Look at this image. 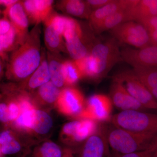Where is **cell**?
Wrapping results in <instances>:
<instances>
[{"mask_svg":"<svg viewBox=\"0 0 157 157\" xmlns=\"http://www.w3.org/2000/svg\"><path fill=\"white\" fill-rule=\"evenodd\" d=\"M41 25L34 26L23 44L12 52L5 75L9 80L22 81L30 76L41 59Z\"/></svg>","mask_w":157,"mask_h":157,"instance_id":"1","label":"cell"},{"mask_svg":"<svg viewBox=\"0 0 157 157\" xmlns=\"http://www.w3.org/2000/svg\"><path fill=\"white\" fill-rule=\"evenodd\" d=\"M90 80L100 82L107 76L113 66L123 61L118 42L113 37L103 41H96L89 54Z\"/></svg>","mask_w":157,"mask_h":157,"instance_id":"2","label":"cell"},{"mask_svg":"<svg viewBox=\"0 0 157 157\" xmlns=\"http://www.w3.org/2000/svg\"><path fill=\"white\" fill-rule=\"evenodd\" d=\"M108 128L109 147L118 155L142 151L157 145V133L137 134L112 126Z\"/></svg>","mask_w":157,"mask_h":157,"instance_id":"3","label":"cell"},{"mask_svg":"<svg viewBox=\"0 0 157 157\" xmlns=\"http://www.w3.org/2000/svg\"><path fill=\"white\" fill-rule=\"evenodd\" d=\"M112 126L137 134L157 133V115L136 110L121 111L112 115Z\"/></svg>","mask_w":157,"mask_h":157,"instance_id":"4","label":"cell"},{"mask_svg":"<svg viewBox=\"0 0 157 157\" xmlns=\"http://www.w3.org/2000/svg\"><path fill=\"white\" fill-rule=\"evenodd\" d=\"M63 38L67 52L74 61L88 55L96 41L91 33L84 32L78 21L70 17Z\"/></svg>","mask_w":157,"mask_h":157,"instance_id":"5","label":"cell"},{"mask_svg":"<svg viewBox=\"0 0 157 157\" xmlns=\"http://www.w3.org/2000/svg\"><path fill=\"white\" fill-rule=\"evenodd\" d=\"M113 37L118 42L132 45L137 48L150 46L148 32L135 21L122 23L110 30Z\"/></svg>","mask_w":157,"mask_h":157,"instance_id":"6","label":"cell"},{"mask_svg":"<svg viewBox=\"0 0 157 157\" xmlns=\"http://www.w3.org/2000/svg\"><path fill=\"white\" fill-rule=\"evenodd\" d=\"M120 82L129 94L146 109H156L157 100L136 77L132 70H127L113 76Z\"/></svg>","mask_w":157,"mask_h":157,"instance_id":"7","label":"cell"},{"mask_svg":"<svg viewBox=\"0 0 157 157\" xmlns=\"http://www.w3.org/2000/svg\"><path fill=\"white\" fill-rule=\"evenodd\" d=\"M113 104L109 97L101 94L90 96L86 100L84 109L78 117L96 122L110 121L112 117Z\"/></svg>","mask_w":157,"mask_h":157,"instance_id":"8","label":"cell"},{"mask_svg":"<svg viewBox=\"0 0 157 157\" xmlns=\"http://www.w3.org/2000/svg\"><path fill=\"white\" fill-rule=\"evenodd\" d=\"M108 128L99 124L96 132L82 144L79 157H109Z\"/></svg>","mask_w":157,"mask_h":157,"instance_id":"9","label":"cell"},{"mask_svg":"<svg viewBox=\"0 0 157 157\" xmlns=\"http://www.w3.org/2000/svg\"><path fill=\"white\" fill-rule=\"evenodd\" d=\"M86 100L83 94L74 87H64L61 90L56 105L64 115L78 117L84 109Z\"/></svg>","mask_w":157,"mask_h":157,"instance_id":"10","label":"cell"},{"mask_svg":"<svg viewBox=\"0 0 157 157\" xmlns=\"http://www.w3.org/2000/svg\"><path fill=\"white\" fill-rule=\"evenodd\" d=\"M123 61L132 66L157 67V46L150 45L142 48L126 47L121 50Z\"/></svg>","mask_w":157,"mask_h":157,"instance_id":"11","label":"cell"},{"mask_svg":"<svg viewBox=\"0 0 157 157\" xmlns=\"http://www.w3.org/2000/svg\"><path fill=\"white\" fill-rule=\"evenodd\" d=\"M2 13L4 17L9 20L15 29L20 46L25 42L29 32V23L22 1H18L13 6L4 9Z\"/></svg>","mask_w":157,"mask_h":157,"instance_id":"12","label":"cell"},{"mask_svg":"<svg viewBox=\"0 0 157 157\" xmlns=\"http://www.w3.org/2000/svg\"><path fill=\"white\" fill-rule=\"evenodd\" d=\"M112 104L121 111L136 110L142 111L146 108L131 96L120 82L113 80L110 88V97Z\"/></svg>","mask_w":157,"mask_h":157,"instance_id":"13","label":"cell"},{"mask_svg":"<svg viewBox=\"0 0 157 157\" xmlns=\"http://www.w3.org/2000/svg\"><path fill=\"white\" fill-rule=\"evenodd\" d=\"M50 81L46 51L45 48H42L40 64L30 76L21 81L20 88L25 90L33 91Z\"/></svg>","mask_w":157,"mask_h":157,"instance_id":"14","label":"cell"},{"mask_svg":"<svg viewBox=\"0 0 157 157\" xmlns=\"http://www.w3.org/2000/svg\"><path fill=\"white\" fill-rule=\"evenodd\" d=\"M138 2V0H113L107 6L93 11L89 19L91 28L118 11L134 7Z\"/></svg>","mask_w":157,"mask_h":157,"instance_id":"15","label":"cell"},{"mask_svg":"<svg viewBox=\"0 0 157 157\" xmlns=\"http://www.w3.org/2000/svg\"><path fill=\"white\" fill-rule=\"evenodd\" d=\"M99 125L98 122L87 119L77 121L75 129H73L65 144L74 146L82 144L96 132Z\"/></svg>","mask_w":157,"mask_h":157,"instance_id":"16","label":"cell"},{"mask_svg":"<svg viewBox=\"0 0 157 157\" xmlns=\"http://www.w3.org/2000/svg\"><path fill=\"white\" fill-rule=\"evenodd\" d=\"M56 6L63 13L82 19L89 20L92 12L86 1L83 0H61Z\"/></svg>","mask_w":157,"mask_h":157,"instance_id":"17","label":"cell"},{"mask_svg":"<svg viewBox=\"0 0 157 157\" xmlns=\"http://www.w3.org/2000/svg\"><path fill=\"white\" fill-rule=\"evenodd\" d=\"M132 71L140 82L147 88L153 97L157 100V67H135L133 68Z\"/></svg>","mask_w":157,"mask_h":157,"instance_id":"18","label":"cell"},{"mask_svg":"<svg viewBox=\"0 0 157 157\" xmlns=\"http://www.w3.org/2000/svg\"><path fill=\"white\" fill-rule=\"evenodd\" d=\"M130 21L139 22L147 17L157 16V0H138L134 7L129 9Z\"/></svg>","mask_w":157,"mask_h":157,"instance_id":"19","label":"cell"},{"mask_svg":"<svg viewBox=\"0 0 157 157\" xmlns=\"http://www.w3.org/2000/svg\"><path fill=\"white\" fill-rule=\"evenodd\" d=\"M44 28V42L48 51L56 53H67L63 36L58 33L47 21L43 22Z\"/></svg>","mask_w":157,"mask_h":157,"instance_id":"20","label":"cell"},{"mask_svg":"<svg viewBox=\"0 0 157 157\" xmlns=\"http://www.w3.org/2000/svg\"><path fill=\"white\" fill-rule=\"evenodd\" d=\"M50 81L57 87L61 89L65 87L62 72V65L64 60L60 53H53L46 51Z\"/></svg>","mask_w":157,"mask_h":157,"instance_id":"21","label":"cell"},{"mask_svg":"<svg viewBox=\"0 0 157 157\" xmlns=\"http://www.w3.org/2000/svg\"><path fill=\"white\" fill-rule=\"evenodd\" d=\"M130 8L110 15L95 26L92 29L96 34H101L105 31L112 29L122 23L130 21L129 15V9Z\"/></svg>","mask_w":157,"mask_h":157,"instance_id":"22","label":"cell"},{"mask_svg":"<svg viewBox=\"0 0 157 157\" xmlns=\"http://www.w3.org/2000/svg\"><path fill=\"white\" fill-rule=\"evenodd\" d=\"M62 72L65 87H73L82 78L77 65L73 60H64Z\"/></svg>","mask_w":157,"mask_h":157,"instance_id":"23","label":"cell"},{"mask_svg":"<svg viewBox=\"0 0 157 157\" xmlns=\"http://www.w3.org/2000/svg\"><path fill=\"white\" fill-rule=\"evenodd\" d=\"M52 118L43 110H35V119L32 130L39 135L47 134L53 126Z\"/></svg>","mask_w":157,"mask_h":157,"instance_id":"24","label":"cell"},{"mask_svg":"<svg viewBox=\"0 0 157 157\" xmlns=\"http://www.w3.org/2000/svg\"><path fill=\"white\" fill-rule=\"evenodd\" d=\"M61 90L50 81L37 89L36 96L39 100L45 104H56Z\"/></svg>","mask_w":157,"mask_h":157,"instance_id":"25","label":"cell"},{"mask_svg":"<svg viewBox=\"0 0 157 157\" xmlns=\"http://www.w3.org/2000/svg\"><path fill=\"white\" fill-rule=\"evenodd\" d=\"M0 44L3 51L7 54L13 52L20 46L16 31L12 25L7 33L0 35Z\"/></svg>","mask_w":157,"mask_h":157,"instance_id":"26","label":"cell"},{"mask_svg":"<svg viewBox=\"0 0 157 157\" xmlns=\"http://www.w3.org/2000/svg\"><path fill=\"white\" fill-rule=\"evenodd\" d=\"M63 151L60 147L53 142H46L42 144L33 157H62Z\"/></svg>","mask_w":157,"mask_h":157,"instance_id":"27","label":"cell"},{"mask_svg":"<svg viewBox=\"0 0 157 157\" xmlns=\"http://www.w3.org/2000/svg\"><path fill=\"white\" fill-rule=\"evenodd\" d=\"M35 110L34 108L20 111L19 116L15 120V125L20 128L31 129L35 119Z\"/></svg>","mask_w":157,"mask_h":157,"instance_id":"28","label":"cell"},{"mask_svg":"<svg viewBox=\"0 0 157 157\" xmlns=\"http://www.w3.org/2000/svg\"><path fill=\"white\" fill-rule=\"evenodd\" d=\"M36 11L41 22H43L53 10L54 1L52 0H33Z\"/></svg>","mask_w":157,"mask_h":157,"instance_id":"29","label":"cell"},{"mask_svg":"<svg viewBox=\"0 0 157 157\" xmlns=\"http://www.w3.org/2000/svg\"><path fill=\"white\" fill-rule=\"evenodd\" d=\"M23 6L28 18L29 23L34 25L41 24L38 14L36 11L33 0L22 1Z\"/></svg>","mask_w":157,"mask_h":157,"instance_id":"30","label":"cell"},{"mask_svg":"<svg viewBox=\"0 0 157 157\" xmlns=\"http://www.w3.org/2000/svg\"><path fill=\"white\" fill-rule=\"evenodd\" d=\"M21 147L20 144L14 139L10 140L3 145L0 146V150L2 154L14 155L20 151Z\"/></svg>","mask_w":157,"mask_h":157,"instance_id":"31","label":"cell"},{"mask_svg":"<svg viewBox=\"0 0 157 157\" xmlns=\"http://www.w3.org/2000/svg\"><path fill=\"white\" fill-rule=\"evenodd\" d=\"M118 155L117 157H157V145L142 151Z\"/></svg>","mask_w":157,"mask_h":157,"instance_id":"32","label":"cell"},{"mask_svg":"<svg viewBox=\"0 0 157 157\" xmlns=\"http://www.w3.org/2000/svg\"><path fill=\"white\" fill-rule=\"evenodd\" d=\"M9 121H13L17 119L19 116L20 109L17 102L11 101L8 104Z\"/></svg>","mask_w":157,"mask_h":157,"instance_id":"33","label":"cell"},{"mask_svg":"<svg viewBox=\"0 0 157 157\" xmlns=\"http://www.w3.org/2000/svg\"><path fill=\"white\" fill-rule=\"evenodd\" d=\"M137 23L143 26L147 32L157 29V16L147 17L141 20Z\"/></svg>","mask_w":157,"mask_h":157,"instance_id":"34","label":"cell"},{"mask_svg":"<svg viewBox=\"0 0 157 157\" xmlns=\"http://www.w3.org/2000/svg\"><path fill=\"white\" fill-rule=\"evenodd\" d=\"M113 1V0H86L92 11L107 6Z\"/></svg>","mask_w":157,"mask_h":157,"instance_id":"35","label":"cell"},{"mask_svg":"<svg viewBox=\"0 0 157 157\" xmlns=\"http://www.w3.org/2000/svg\"><path fill=\"white\" fill-rule=\"evenodd\" d=\"M0 122L4 124L9 122L8 104L0 103Z\"/></svg>","mask_w":157,"mask_h":157,"instance_id":"36","label":"cell"},{"mask_svg":"<svg viewBox=\"0 0 157 157\" xmlns=\"http://www.w3.org/2000/svg\"><path fill=\"white\" fill-rule=\"evenodd\" d=\"M11 25L9 20L3 17L0 19V35L6 33L11 28Z\"/></svg>","mask_w":157,"mask_h":157,"instance_id":"37","label":"cell"},{"mask_svg":"<svg viewBox=\"0 0 157 157\" xmlns=\"http://www.w3.org/2000/svg\"><path fill=\"white\" fill-rule=\"evenodd\" d=\"M13 138L10 131L6 130L0 132V146L9 142Z\"/></svg>","mask_w":157,"mask_h":157,"instance_id":"38","label":"cell"},{"mask_svg":"<svg viewBox=\"0 0 157 157\" xmlns=\"http://www.w3.org/2000/svg\"><path fill=\"white\" fill-rule=\"evenodd\" d=\"M151 45L157 46V29L148 32Z\"/></svg>","mask_w":157,"mask_h":157,"instance_id":"39","label":"cell"},{"mask_svg":"<svg viewBox=\"0 0 157 157\" xmlns=\"http://www.w3.org/2000/svg\"><path fill=\"white\" fill-rule=\"evenodd\" d=\"M18 1V0H0V6H4L5 7L4 9H5L13 6Z\"/></svg>","mask_w":157,"mask_h":157,"instance_id":"40","label":"cell"},{"mask_svg":"<svg viewBox=\"0 0 157 157\" xmlns=\"http://www.w3.org/2000/svg\"><path fill=\"white\" fill-rule=\"evenodd\" d=\"M62 157H75L73 152L72 150L67 148L63 151V155Z\"/></svg>","mask_w":157,"mask_h":157,"instance_id":"41","label":"cell"},{"mask_svg":"<svg viewBox=\"0 0 157 157\" xmlns=\"http://www.w3.org/2000/svg\"><path fill=\"white\" fill-rule=\"evenodd\" d=\"M0 57L2 59L4 63H5V62H8L9 60V58L8 57V54L3 51L1 44H0Z\"/></svg>","mask_w":157,"mask_h":157,"instance_id":"42","label":"cell"},{"mask_svg":"<svg viewBox=\"0 0 157 157\" xmlns=\"http://www.w3.org/2000/svg\"><path fill=\"white\" fill-rule=\"evenodd\" d=\"M4 63L2 59L0 57V80H1L5 74Z\"/></svg>","mask_w":157,"mask_h":157,"instance_id":"43","label":"cell"},{"mask_svg":"<svg viewBox=\"0 0 157 157\" xmlns=\"http://www.w3.org/2000/svg\"><path fill=\"white\" fill-rule=\"evenodd\" d=\"M3 98V96L2 95V94H1V93H0V102H1V101H2V99Z\"/></svg>","mask_w":157,"mask_h":157,"instance_id":"44","label":"cell"},{"mask_svg":"<svg viewBox=\"0 0 157 157\" xmlns=\"http://www.w3.org/2000/svg\"><path fill=\"white\" fill-rule=\"evenodd\" d=\"M2 153H1V150H0V156H1V155H2Z\"/></svg>","mask_w":157,"mask_h":157,"instance_id":"45","label":"cell"},{"mask_svg":"<svg viewBox=\"0 0 157 157\" xmlns=\"http://www.w3.org/2000/svg\"><path fill=\"white\" fill-rule=\"evenodd\" d=\"M2 13V11H1V9H0V14Z\"/></svg>","mask_w":157,"mask_h":157,"instance_id":"46","label":"cell"}]
</instances>
